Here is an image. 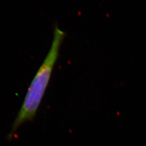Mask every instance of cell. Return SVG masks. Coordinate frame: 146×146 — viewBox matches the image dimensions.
Here are the masks:
<instances>
[{"label":"cell","mask_w":146,"mask_h":146,"mask_svg":"<svg viewBox=\"0 0 146 146\" xmlns=\"http://www.w3.org/2000/svg\"><path fill=\"white\" fill-rule=\"evenodd\" d=\"M64 36V32L58 26L56 27L49 51L27 92L21 108L13 122L11 132L8 134L9 139H11L15 134L20 126L27 122L33 121L36 115L49 83Z\"/></svg>","instance_id":"obj_1"}]
</instances>
